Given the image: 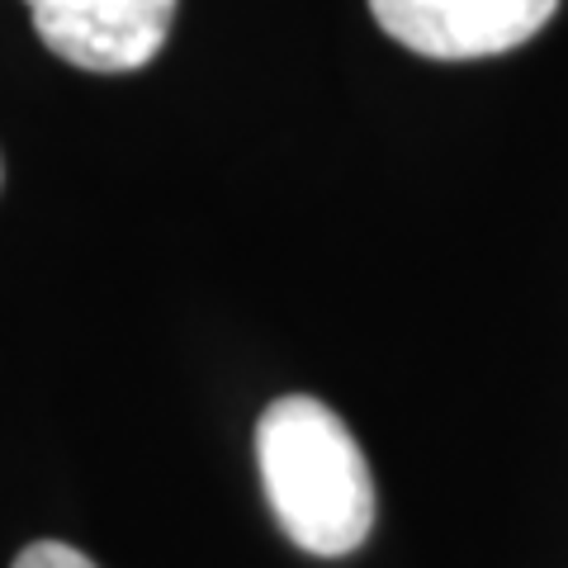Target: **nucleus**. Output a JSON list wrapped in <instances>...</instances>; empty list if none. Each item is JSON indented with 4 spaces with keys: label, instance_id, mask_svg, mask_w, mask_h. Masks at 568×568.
<instances>
[{
    "label": "nucleus",
    "instance_id": "f257e3e1",
    "mask_svg": "<svg viewBox=\"0 0 568 568\" xmlns=\"http://www.w3.org/2000/svg\"><path fill=\"white\" fill-rule=\"evenodd\" d=\"M256 465L280 530L304 555L342 559L375 526V478L346 422L327 403L275 398L256 426Z\"/></svg>",
    "mask_w": 568,
    "mask_h": 568
},
{
    "label": "nucleus",
    "instance_id": "f03ea898",
    "mask_svg": "<svg viewBox=\"0 0 568 568\" xmlns=\"http://www.w3.org/2000/svg\"><path fill=\"white\" fill-rule=\"evenodd\" d=\"M379 29L436 62H474L521 48L559 0H369Z\"/></svg>",
    "mask_w": 568,
    "mask_h": 568
},
{
    "label": "nucleus",
    "instance_id": "7ed1b4c3",
    "mask_svg": "<svg viewBox=\"0 0 568 568\" xmlns=\"http://www.w3.org/2000/svg\"><path fill=\"white\" fill-rule=\"evenodd\" d=\"M33 29L81 71H138L162 52L181 0H24Z\"/></svg>",
    "mask_w": 568,
    "mask_h": 568
},
{
    "label": "nucleus",
    "instance_id": "20e7f679",
    "mask_svg": "<svg viewBox=\"0 0 568 568\" xmlns=\"http://www.w3.org/2000/svg\"><path fill=\"white\" fill-rule=\"evenodd\" d=\"M14 568H100L81 555V549H71L62 540H39V545H29L20 549V559H14Z\"/></svg>",
    "mask_w": 568,
    "mask_h": 568
}]
</instances>
